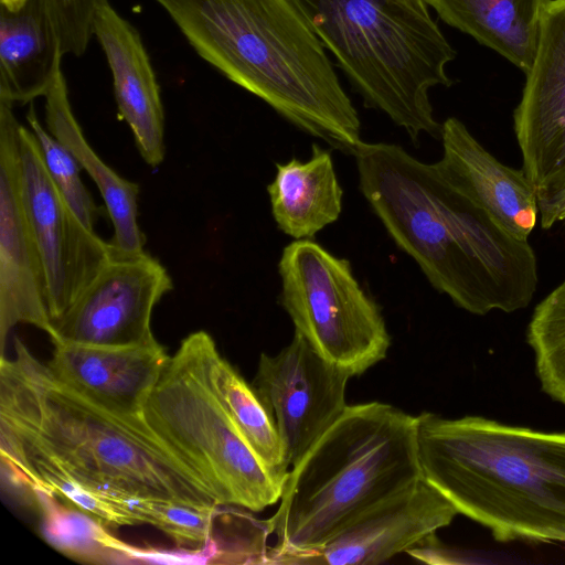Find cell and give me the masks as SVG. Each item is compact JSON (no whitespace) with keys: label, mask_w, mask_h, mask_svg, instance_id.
I'll list each match as a JSON object with an SVG mask.
<instances>
[{"label":"cell","mask_w":565,"mask_h":565,"mask_svg":"<svg viewBox=\"0 0 565 565\" xmlns=\"http://www.w3.org/2000/svg\"><path fill=\"white\" fill-rule=\"evenodd\" d=\"M0 360V451L44 461L140 524L143 500L216 507L203 481L142 415H121L61 383L14 338Z\"/></svg>","instance_id":"6da1fadb"},{"label":"cell","mask_w":565,"mask_h":565,"mask_svg":"<svg viewBox=\"0 0 565 565\" xmlns=\"http://www.w3.org/2000/svg\"><path fill=\"white\" fill-rule=\"evenodd\" d=\"M353 156L363 196L437 291L477 316L530 305L539 268L529 241L512 236L434 163L398 145L362 141Z\"/></svg>","instance_id":"7a4b0ae2"},{"label":"cell","mask_w":565,"mask_h":565,"mask_svg":"<svg viewBox=\"0 0 565 565\" xmlns=\"http://www.w3.org/2000/svg\"><path fill=\"white\" fill-rule=\"evenodd\" d=\"M196 54L298 129L353 154L361 121L294 0H153Z\"/></svg>","instance_id":"3957f363"},{"label":"cell","mask_w":565,"mask_h":565,"mask_svg":"<svg viewBox=\"0 0 565 565\" xmlns=\"http://www.w3.org/2000/svg\"><path fill=\"white\" fill-rule=\"evenodd\" d=\"M422 477L500 543H565V431L416 416Z\"/></svg>","instance_id":"277c9868"},{"label":"cell","mask_w":565,"mask_h":565,"mask_svg":"<svg viewBox=\"0 0 565 565\" xmlns=\"http://www.w3.org/2000/svg\"><path fill=\"white\" fill-rule=\"evenodd\" d=\"M416 416L386 403L348 405L289 469L267 520L268 564L320 548L361 513L420 480Z\"/></svg>","instance_id":"5b68a950"},{"label":"cell","mask_w":565,"mask_h":565,"mask_svg":"<svg viewBox=\"0 0 565 565\" xmlns=\"http://www.w3.org/2000/svg\"><path fill=\"white\" fill-rule=\"evenodd\" d=\"M324 49L361 95L417 143L441 139L429 90L450 86L456 57L426 1L294 0Z\"/></svg>","instance_id":"8992f818"},{"label":"cell","mask_w":565,"mask_h":565,"mask_svg":"<svg viewBox=\"0 0 565 565\" xmlns=\"http://www.w3.org/2000/svg\"><path fill=\"white\" fill-rule=\"evenodd\" d=\"M215 341L200 330L170 355L142 409L149 427L203 481L217 505L260 512L286 479L257 457L215 387Z\"/></svg>","instance_id":"52a82bcc"},{"label":"cell","mask_w":565,"mask_h":565,"mask_svg":"<svg viewBox=\"0 0 565 565\" xmlns=\"http://www.w3.org/2000/svg\"><path fill=\"white\" fill-rule=\"evenodd\" d=\"M279 303L295 331L352 376L384 360L391 335L379 305L361 288L351 264L312 239L287 245L278 263Z\"/></svg>","instance_id":"ba28073f"},{"label":"cell","mask_w":565,"mask_h":565,"mask_svg":"<svg viewBox=\"0 0 565 565\" xmlns=\"http://www.w3.org/2000/svg\"><path fill=\"white\" fill-rule=\"evenodd\" d=\"M167 268L143 252H113L94 278L52 326V343L129 347L157 341L151 330L154 307L171 291Z\"/></svg>","instance_id":"9c48e42d"},{"label":"cell","mask_w":565,"mask_h":565,"mask_svg":"<svg viewBox=\"0 0 565 565\" xmlns=\"http://www.w3.org/2000/svg\"><path fill=\"white\" fill-rule=\"evenodd\" d=\"M351 377L296 331L277 354H260L252 386L274 420L289 469L342 415Z\"/></svg>","instance_id":"30bf717a"},{"label":"cell","mask_w":565,"mask_h":565,"mask_svg":"<svg viewBox=\"0 0 565 565\" xmlns=\"http://www.w3.org/2000/svg\"><path fill=\"white\" fill-rule=\"evenodd\" d=\"M19 138L23 202L43 262L53 326L109 259L113 247L68 206L47 173L33 131L21 125Z\"/></svg>","instance_id":"8fae6325"},{"label":"cell","mask_w":565,"mask_h":565,"mask_svg":"<svg viewBox=\"0 0 565 565\" xmlns=\"http://www.w3.org/2000/svg\"><path fill=\"white\" fill-rule=\"evenodd\" d=\"M0 100V341L19 323L50 335L52 320L42 257L23 202L20 126Z\"/></svg>","instance_id":"7c38bea8"},{"label":"cell","mask_w":565,"mask_h":565,"mask_svg":"<svg viewBox=\"0 0 565 565\" xmlns=\"http://www.w3.org/2000/svg\"><path fill=\"white\" fill-rule=\"evenodd\" d=\"M522 97L513 111L522 170L536 193L565 183V0H550Z\"/></svg>","instance_id":"4fadbf2b"},{"label":"cell","mask_w":565,"mask_h":565,"mask_svg":"<svg viewBox=\"0 0 565 565\" xmlns=\"http://www.w3.org/2000/svg\"><path fill=\"white\" fill-rule=\"evenodd\" d=\"M457 514L422 478L361 513L320 548L296 554L286 564H381L435 536Z\"/></svg>","instance_id":"5bb4252c"},{"label":"cell","mask_w":565,"mask_h":565,"mask_svg":"<svg viewBox=\"0 0 565 565\" xmlns=\"http://www.w3.org/2000/svg\"><path fill=\"white\" fill-rule=\"evenodd\" d=\"M443 157L435 167L456 190L483 209L503 230L529 241L537 217V194L523 170L501 163L462 121L443 122Z\"/></svg>","instance_id":"9a60e30c"},{"label":"cell","mask_w":565,"mask_h":565,"mask_svg":"<svg viewBox=\"0 0 565 565\" xmlns=\"http://www.w3.org/2000/svg\"><path fill=\"white\" fill-rule=\"evenodd\" d=\"M53 345L46 365L55 379L94 404L121 415H142L170 356L158 341L129 347Z\"/></svg>","instance_id":"2e32d148"},{"label":"cell","mask_w":565,"mask_h":565,"mask_svg":"<svg viewBox=\"0 0 565 565\" xmlns=\"http://www.w3.org/2000/svg\"><path fill=\"white\" fill-rule=\"evenodd\" d=\"M94 35L108 62L119 116L147 164L158 167L166 153L160 86L138 30L109 2L95 15Z\"/></svg>","instance_id":"e0dca14e"},{"label":"cell","mask_w":565,"mask_h":565,"mask_svg":"<svg viewBox=\"0 0 565 565\" xmlns=\"http://www.w3.org/2000/svg\"><path fill=\"white\" fill-rule=\"evenodd\" d=\"M44 98L47 130L73 153L100 192L114 227L109 241L114 253L122 256L143 253L146 237L138 223L139 185L121 178L86 140L71 106L62 63Z\"/></svg>","instance_id":"ac0fdd59"},{"label":"cell","mask_w":565,"mask_h":565,"mask_svg":"<svg viewBox=\"0 0 565 565\" xmlns=\"http://www.w3.org/2000/svg\"><path fill=\"white\" fill-rule=\"evenodd\" d=\"M63 56L44 0L15 12L0 7V100L24 105L44 97Z\"/></svg>","instance_id":"d6986e66"},{"label":"cell","mask_w":565,"mask_h":565,"mask_svg":"<svg viewBox=\"0 0 565 565\" xmlns=\"http://www.w3.org/2000/svg\"><path fill=\"white\" fill-rule=\"evenodd\" d=\"M267 192L278 228L295 239H311L342 211L343 191L331 153L317 143L307 161L292 158L276 163Z\"/></svg>","instance_id":"ffe728a7"},{"label":"cell","mask_w":565,"mask_h":565,"mask_svg":"<svg viewBox=\"0 0 565 565\" xmlns=\"http://www.w3.org/2000/svg\"><path fill=\"white\" fill-rule=\"evenodd\" d=\"M439 19L526 73L550 0H425Z\"/></svg>","instance_id":"44dd1931"},{"label":"cell","mask_w":565,"mask_h":565,"mask_svg":"<svg viewBox=\"0 0 565 565\" xmlns=\"http://www.w3.org/2000/svg\"><path fill=\"white\" fill-rule=\"evenodd\" d=\"M24 501L40 519L43 539L63 555L89 564L142 563L145 548L115 537L105 524L40 489Z\"/></svg>","instance_id":"7402d4cb"},{"label":"cell","mask_w":565,"mask_h":565,"mask_svg":"<svg viewBox=\"0 0 565 565\" xmlns=\"http://www.w3.org/2000/svg\"><path fill=\"white\" fill-rule=\"evenodd\" d=\"M217 394L245 440L274 473L286 479L289 468L274 420L252 385L221 353L214 364Z\"/></svg>","instance_id":"603a6c76"},{"label":"cell","mask_w":565,"mask_h":565,"mask_svg":"<svg viewBox=\"0 0 565 565\" xmlns=\"http://www.w3.org/2000/svg\"><path fill=\"white\" fill-rule=\"evenodd\" d=\"M526 341L542 391L565 405V280L534 308Z\"/></svg>","instance_id":"cb8c5ba5"},{"label":"cell","mask_w":565,"mask_h":565,"mask_svg":"<svg viewBox=\"0 0 565 565\" xmlns=\"http://www.w3.org/2000/svg\"><path fill=\"white\" fill-rule=\"evenodd\" d=\"M25 117L38 139L47 173L55 186L79 221L95 231L99 211L82 181L83 168L79 162L60 140L43 128L32 103Z\"/></svg>","instance_id":"d4e9b609"},{"label":"cell","mask_w":565,"mask_h":565,"mask_svg":"<svg viewBox=\"0 0 565 565\" xmlns=\"http://www.w3.org/2000/svg\"><path fill=\"white\" fill-rule=\"evenodd\" d=\"M108 0H44L62 53L82 56L94 35L98 8Z\"/></svg>","instance_id":"484cf974"},{"label":"cell","mask_w":565,"mask_h":565,"mask_svg":"<svg viewBox=\"0 0 565 565\" xmlns=\"http://www.w3.org/2000/svg\"><path fill=\"white\" fill-rule=\"evenodd\" d=\"M536 194L542 228L548 230L565 221V183L550 192Z\"/></svg>","instance_id":"4316f807"},{"label":"cell","mask_w":565,"mask_h":565,"mask_svg":"<svg viewBox=\"0 0 565 565\" xmlns=\"http://www.w3.org/2000/svg\"><path fill=\"white\" fill-rule=\"evenodd\" d=\"M29 0H0V7L15 12L23 8Z\"/></svg>","instance_id":"83f0119b"},{"label":"cell","mask_w":565,"mask_h":565,"mask_svg":"<svg viewBox=\"0 0 565 565\" xmlns=\"http://www.w3.org/2000/svg\"><path fill=\"white\" fill-rule=\"evenodd\" d=\"M396 1H401V2H422V1H425V0H396Z\"/></svg>","instance_id":"f1b7e54d"}]
</instances>
